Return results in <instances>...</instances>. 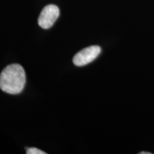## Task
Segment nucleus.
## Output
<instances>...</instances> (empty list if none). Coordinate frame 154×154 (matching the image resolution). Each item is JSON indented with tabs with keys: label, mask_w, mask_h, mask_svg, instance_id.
<instances>
[{
	"label": "nucleus",
	"mask_w": 154,
	"mask_h": 154,
	"mask_svg": "<svg viewBox=\"0 0 154 154\" xmlns=\"http://www.w3.org/2000/svg\"><path fill=\"white\" fill-rule=\"evenodd\" d=\"M60 14L59 9L54 5L46 6L42 9L38 19V24L42 28L49 29L53 26Z\"/></svg>",
	"instance_id": "3"
},
{
	"label": "nucleus",
	"mask_w": 154,
	"mask_h": 154,
	"mask_svg": "<svg viewBox=\"0 0 154 154\" xmlns=\"http://www.w3.org/2000/svg\"><path fill=\"white\" fill-rule=\"evenodd\" d=\"M101 52L99 46H91L81 50L74 57L73 62L77 66H83L88 64L99 57Z\"/></svg>",
	"instance_id": "2"
},
{
	"label": "nucleus",
	"mask_w": 154,
	"mask_h": 154,
	"mask_svg": "<svg viewBox=\"0 0 154 154\" xmlns=\"http://www.w3.org/2000/svg\"><path fill=\"white\" fill-rule=\"evenodd\" d=\"M140 154H151V153H149V152H143V151H142V152H140V153H139Z\"/></svg>",
	"instance_id": "5"
},
{
	"label": "nucleus",
	"mask_w": 154,
	"mask_h": 154,
	"mask_svg": "<svg viewBox=\"0 0 154 154\" xmlns=\"http://www.w3.org/2000/svg\"><path fill=\"white\" fill-rule=\"evenodd\" d=\"M26 84L24 69L18 63H13L3 69L0 74V88L9 94H18Z\"/></svg>",
	"instance_id": "1"
},
{
	"label": "nucleus",
	"mask_w": 154,
	"mask_h": 154,
	"mask_svg": "<svg viewBox=\"0 0 154 154\" xmlns=\"http://www.w3.org/2000/svg\"><path fill=\"white\" fill-rule=\"evenodd\" d=\"M26 153L27 154H46L45 152L36 149V148H28V149H26Z\"/></svg>",
	"instance_id": "4"
}]
</instances>
